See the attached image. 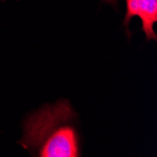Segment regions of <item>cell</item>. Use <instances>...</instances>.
I'll return each mask as SVG.
<instances>
[{
  "label": "cell",
  "instance_id": "1",
  "mask_svg": "<svg viewBox=\"0 0 157 157\" xmlns=\"http://www.w3.org/2000/svg\"><path fill=\"white\" fill-rule=\"evenodd\" d=\"M76 117L67 100L44 105L25 119L19 143L40 157H78L80 138Z\"/></svg>",
  "mask_w": 157,
  "mask_h": 157
},
{
  "label": "cell",
  "instance_id": "2",
  "mask_svg": "<svg viewBox=\"0 0 157 157\" xmlns=\"http://www.w3.org/2000/svg\"><path fill=\"white\" fill-rule=\"evenodd\" d=\"M126 13L124 25L127 26L133 17L138 16L142 23V30L147 40H156L153 25L157 22V0H125Z\"/></svg>",
  "mask_w": 157,
  "mask_h": 157
},
{
  "label": "cell",
  "instance_id": "3",
  "mask_svg": "<svg viewBox=\"0 0 157 157\" xmlns=\"http://www.w3.org/2000/svg\"><path fill=\"white\" fill-rule=\"evenodd\" d=\"M103 1L105 3H109L113 6H117V4H118V0H103Z\"/></svg>",
  "mask_w": 157,
  "mask_h": 157
}]
</instances>
